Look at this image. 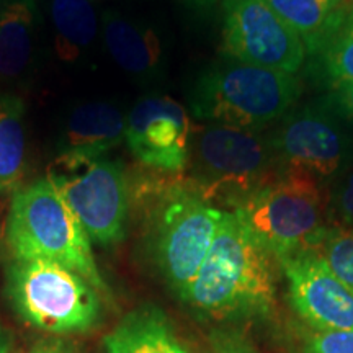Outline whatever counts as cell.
<instances>
[{
	"mask_svg": "<svg viewBox=\"0 0 353 353\" xmlns=\"http://www.w3.org/2000/svg\"><path fill=\"white\" fill-rule=\"evenodd\" d=\"M131 205L144 206L151 221V249L167 285L185 299L218 231L223 211L205 200L183 174L130 175Z\"/></svg>",
	"mask_w": 353,
	"mask_h": 353,
	"instance_id": "1",
	"label": "cell"
},
{
	"mask_svg": "<svg viewBox=\"0 0 353 353\" xmlns=\"http://www.w3.org/2000/svg\"><path fill=\"white\" fill-rule=\"evenodd\" d=\"M275 259L236 211L219 228L183 301L218 321L270 316L276 304Z\"/></svg>",
	"mask_w": 353,
	"mask_h": 353,
	"instance_id": "2",
	"label": "cell"
},
{
	"mask_svg": "<svg viewBox=\"0 0 353 353\" xmlns=\"http://www.w3.org/2000/svg\"><path fill=\"white\" fill-rule=\"evenodd\" d=\"M299 95L296 76L226 59L200 74L190 110L198 120L260 132L283 120Z\"/></svg>",
	"mask_w": 353,
	"mask_h": 353,
	"instance_id": "3",
	"label": "cell"
},
{
	"mask_svg": "<svg viewBox=\"0 0 353 353\" xmlns=\"http://www.w3.org/2000/svg\"><path fill=\"white\" fill-rule=\"evenodd\" d=\"M7 245L13 259L63 265L85 278L99 293L108 290L97 267L92 241L50 179L13 193Z\"/></svg>",
	"mask_w": 353,
	"mask_h": 353,
	"instance_id": "4",
	"label": "cell"
},
{
	"mask_svg": "<svg viewBox=\"0 0 353 353\" xmlns=\"http://www.w3.org/2000/svg\"><path fill=\"white\" fill-rule=\"evenodd\" d=\"M183 175L205 200L234 208L280 174L267 136L211 123L193 128Z\"/></svg>",
	"mask_w": 353,
	"mask_h": 353,
	"instance_id": "5",
	"label": "cell"
},
{
	"mask_svg": "<svg viewBox=\"0 0 353 353\" xmlns=\"http://www.w3.org/2000/svg\"><path fill=\"white\" fill-rule=\"evenodd\" d=\"M7 294L21 321L48 334L88 332L100 321L99 291L63 265L13 259Z\"/></svg>",
	"mask_w": 353,
	"mask_h": 353,
	"instance_id": "6",
	"label": "cell"
},
{
	"mask_svg": "<svg viewBox=\"0 0 353 353\" xmlns=\"http://www.w3.org/2000/svg\"><path fill=\"white\" fill-rule=\"evenodd\" d=\"M229 211L244 219L276 260L312 250L327 228L324 188L296 175L280 174Z\"/></svg>",
	"mask_w": 353,
	"mask_h": 353,
	"instance_id": "7",
	"label": "cell"
},
{
	"mask_svg": "<svg viewBox=\"0 0 353 353\" xmlns=\"http://www.w3.org/2000/svg\"><path fill=\"white\" fill-rule=\"evenodd\" d=\"M278 174L325 188L348 167L350 143L332 112L319 105L291 110L268 136Z\"/></svg>",
	"mask_w": 353,
	"mask_h": 353,
	"instance_id": "8",
	"label": "cell"
},
{
	"mask_svg": "<svg viewBox=\"0 0 353 353\" xmlns=\"http://www.w3.org/2000/svg\"><path fill=\"white\" fill-rule=\"evenodd\" d=\"M48 179L92 242L110 247L125 239L131 196L128 172L120 162L99 159L72 170L50 169Z\"/></svg>",
	"mask_w": 353,
	"mask_h": 353,
	"instance_id": "9",
	"label": "cell"
},
{
	"mask_svg": "<svg viewBox=\"0 0 353 353\" xmlns=\"http://www.w3.org/2000/svg\"><path fill=\"white\" fill-rule=\"evenodd\" d=\"M223 52L228 59L296 76L306 46L265 0H223Z\"/></svg>",
	"mask_w": 353,
	"mask_h": 353,
	"instance_id": "10",
	"label": "cell"
},
{
	"mask_svg": "<svg viewBox=\"0 0 353 353\" xmlns=\"http://www.w3.org/2000/svg\"><path fill=\"white\" fill-rule=\"evenodd\" d=\"M193 126L179 101L148 95L131 110L125 139L141 165L165 174H183L188 165Z\"/></svg>",
	"mask_w": 353,
	"mask_h": 353,
	"instance_id": "11",
	"label": "cell"
},
{
	"mask_svg": "<svg viewBox=\"0 0 353 353\" xmlns=\"http://www.w3.org/2000/svg\"><path fill=\"white\" fill-rule=\"evenodd\" d=\"M294 311L314 330H353V290L319 255L303 250L278 259Z\"/></svg>",
	"mask_w": 353,
	"mask_h": 353,
	"instance_id": "12",
	"label": "cell"
},
{
	"mask_svg": "<svg viewBox=\"0 0 353 353\" xmlns=\"http://www.w3.org/2000/svg\"><path fill=\"white\" fill-rule=\"evenodd\" d=\"M126 121L117 107L103 101L81 105L65 123L52 169L72 170L103 159L125 139Z\"/></svg>",
	"mask_w": 353,
	"mask_h": 353,
	"instance_id": "13",
	"label": "cell"
},
{
	"mask_svg": "<svg viewBox=\"0 0 353 353\" xmlns=\"http://www.w3.org/2000/svg\"><path fill=\"white\" fill-rule=\"evenodd\" d=\"M105 353H188L161 307L144 304L123 317L103 339Z\"/></svg>",
	"mask_w": 353,
	"mask_h": 353,
	"instance_id": "14",
	"label": "cell"
},
{
	"mask_svg": "<svg viewBox=\"0 0 353 353\" xmlns=\"http://www.w3.org/2000/svg\"><path fill=\"white\" fill-rule=\"evenodd\" d=\"M103 38L117 64L138 79H152L162 65V46L152 30L123 19L118 13H105Z\"/></svg>",
	"mask_w": 353,
	"mask_h": 353,
	"instance_id": "15",
	"label": "cell"
},
{
	"mask_svg": "<svg viewBox=\"0 0 353 353\" xmlns=\"http://www.w3.org/2000/svg\"><path fill=\"white\" fill-rule=\"evenodd\" d=\"M286 25L301 37L306 52L316 56L341 23L345 0H265Z\"/></svg>",
	"mask_w": 353,
	"mask_h": 353,
	"instance_id": "16",
	"label": "cell"
},
{
	"mask_svg": "<svg viewBox=\"0 0 353 353\" xmlns=\"http://www.w3.org/2000/svg\"><path fill=\"white\" fill-rule=\"evenodd\" d=\"M34 0H8L0 8V79H15L30 64Z\"/></svg>",
	"mask_w": 353,
	"mask_h": 353,
	"instance_id": "17",
	"label": "cell"
},
{
	"mask_svg": "<svg viewBox=\"0 0 353 353\" xmlns=\"http://www.w3.org/2000/svg\"><path fill=\"white\" fill-rule=\"evenodd\" d=\"M56 50L63 61H76L97 34V15L90 0H51Z\"/></svg>",
	"mask_w": 353,
	"mask_h": 353,
	"instance_id": "18",
	"label": "cell"
},
{
	"mask_svg": "<svg viewBox=\"0 0 353 353\" xmlns=\"http://www.w3.org/2000/svg\"><path fill=\"white\" fill-rule=\"evenodd\" d=\"M23 103L12 95L0 97V193L17 192L25 169Z\"/></svg>",
	"mask_w": 353,
	"mask_h": 353,
	"instance_id": "19",
	"label": "cell"
},
{
	"mask_svg": "<svg viewBox=\"0 0 353 353\" xmlns=\"http://www.w3.org/2000/svg\"><path fill=\"white\" fill-rule=\"evenodd\" d=\"M312 59L334 88L353 83V3H348L341 23Z\"/></svg>",
	"mask_w": 353,
	"mask_h": 353,
	"instance_id": "20",
	"label": "cell"
},
{
	"mask_svg": "<svg viewBox=\"0 0 353 353\" xmlns=\"http://www.w3.org/2000/svg\"><path fill=\"white\" fill-rule=\"evenodd\" d=\"M339 280L353 290V229L327 226L312 249Z\"/></svg>",
	"mask_w": 353,
	"mask_h": 353,
	"instance_id": "21",
	"label": "cell"
},
{
	"mask_svg": "<svg viewBox=\"0 0 353 353\" xmlns=\"http://www.w3.org/2000/svg\"><path fill=\"white\" fill-rule=\"evenodd\" d=\"M325 188L327 211L337 221L335 226L353 229V167L348 165Z\"/></svg>",
	"mask_w": 353,
	"mask_h": 353,
	"instance_id": "22",
	"label": "cell"
},
{
	"mask_svg": "<svg viewBox=\"0 0 353 353\" xmlns=\"http://www.w3.org/2000/svg\"><path fill=\"white\" fill-rule=\"evenodd\" d=\"M303 353H353V330H314Z\"/></svg>",
	"mask_w": 353,
	"mask_h": 353,
	"instance_id": "23",
	"label": "cell"
},
{
	"mask_svg": "<svg viewBox=\"0 0 353 353\" xmlns=\"http://www.w3.org/2000/svg\"><path fill=\"white\" fill-rule=\"evenodd\" d=\"M332 103L347 118L353 121V83H343L334 88Z\"/></svg>",
	"mask_w": 353,
	"mask_h": 353,
	"instance_id": "24",
	"label": "cell"
},
{
	"mask_svg": "<svg viewBox=\"0 0 353 353\" xmlns=\"http://www.w3.org/2000/svg\"><path fill=\"white\" fill-rule=\"evenodd\" d=\"M26 353H76V352L61 342H46V343H39V345L33 347L32 350Z\"/></svg>",
	"mask_w": 353,
	"mask_h": 353,
	"instance_id": "25",
	"label": "cell"
},
{
	"mask_svg": "<svg viewBox=\"0 0 353 353\" xmlns=\"http://www.w3.org/2000/svg\"><path fill=\"white\" fill-rule=\"evenodd\" d=\"M0 353H8L7 337H6V334H3L2 327H0Z\"/></svg>",
	"mask_w": 353,
	"mask_h": 353,
	"instance_id": "26",
	"label": "cell"
},
{
	"mask_svg": "<svg viewBox=\"0 0 353 353\" xmlns=\"http://www.w3.org/2000/svg\"><path fill=\"white\" fill-rule=\"evenodd\" d=\"M190 2H193L195 6H210V3H213L214 0H190Z\"/></svg>",
	"mask_w": 353,
	"mask_h": 353,
	"instance_id": "27",
	"label": "cell"
},
{
	"mask_svg": "<svg viewBox=\"0 0 353 353\" xmlns=\"http://www.w3.org/2000/svg\"><path fill=\"white\" fill-rule=\"evenodd\" d=\"M352 2H353V0H352Z\"/></svg>",
	"mask_w": 353,
	"mask_h": 353,
	"instance_id": "28",
	"label": "cell"
}]
</instances>
